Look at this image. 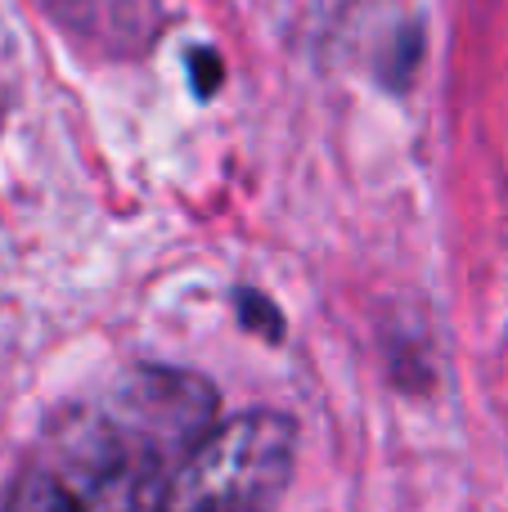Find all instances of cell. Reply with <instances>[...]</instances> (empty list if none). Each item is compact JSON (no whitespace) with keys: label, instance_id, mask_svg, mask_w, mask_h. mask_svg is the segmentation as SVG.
Instances as JSON below:
<instances>
[{"label":"cell","instance_id":"6da1fadb","mask_svg":"<svg viewBox=\"0 0 508 512\" xmlns=\"http://www.w3.org/2000/svg\"><path fill=\"white\" fill-rule=\"evenodd\" d=\"M293 418L252 409L216 423L171 472V512H270L293 481Z\"/></svg>","mask_w":508,"mask_h":512},{"label":"cell","instance_id":"7a4b0ae2","mask_svg":"<svg viewBox=\"0 0 508 512\" xmlns=\"http://www.w3.org/2000/svg\"><path fill=\"white\" fill-rule=\"evenodd\" d=\"M216 427V391L198 373L135 369L113 387L99 409V459L140 463L153 472H176L194 445Z\"/></svg>","mask_w":508,"mask_h":512},{"label":"cell","instance_id":"3957f363","mask_svg":"<svg viewBox=\"0 0 508 512\" xmlns=\"http://www.w3.org/2000/svg\"><path fill=\"white\" fill-rule=\"evenodd\" d=\"M81 512H171V477L122 459H95Z\"/></svg>","mask_w":508,"mask_h":512},{"label":"cell","instance_id":"277c9868","mask_svg":"<svg viewBox=\"0 0 508 512\" xmlns=\"http://www.w3.org/2000/svg\"><path fill=\"white\" fill-rule=\"evenodd\" d=\"M77 32L113 45H149L158 27V0H50Z\"/></svg>","mask_w":508,"mask_h":512},{"label":"cell","instance_id":"5b68a950","mask_svg":"<svg viewBox=\"0 0 508 512\" xmlns=\"http://www.w3.org/2000/svg\"><path fill=\"white\" fill-rule=\"evenodd\" d=\"M5 512H81V499L72 495L68 481H59L54 472L36 468V472H23V477H18Z\"/></svg>","mask_w":508,"mask_h":512}]
</instances>
